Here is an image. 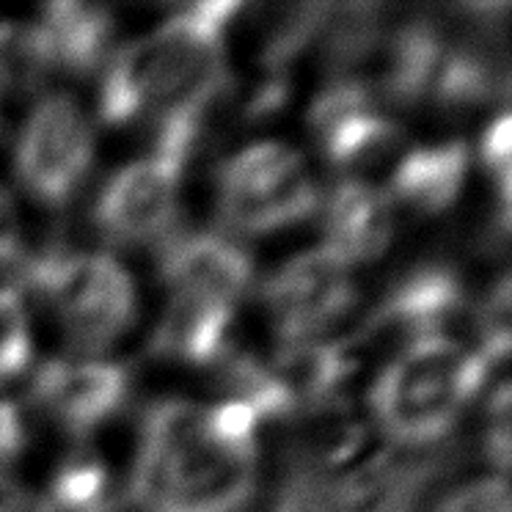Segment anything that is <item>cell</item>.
I'll return each mask as SVG.
<instances>
[{"label":"cell","mask_w":512,"mask_h":512,"mask_svg":"<svg viewBox=\"0 0 512 512\" xmlns=\"http://www.w3.org/2000/svg\"><path fill=\"white\" fill-rule=\"evenodd\" d=\"M234 312L237 309L221 303L171 295L152 334V353L196 367L223 361L229 353Z\"/></svg>","instance_id":"2e32d148"},{"label":"cell","mask_w":512,"mask_h":512,"mask_svg":"<svg viewBox=\"0 0 512 512\" xmlns=\"http://www.w3.org/2000/svg\"><path fill=\"white\" fill-rule=\"evenodd\" d=\"M130 394V375L105 358H56L31 378V397L67 433L86 435L105 424Z\"/></svg>","instance_id":"30bf717a"},{"label":"cell","mask_w":512,"mask_h":512,"mask_svg":"<svg viewBox=\"0 0 512 512\" xmlns=\"http://www.w3.org/2000/svg\"><path fill=\"white\" fill-rule=\"evenodd\" d=\"M490 89H493V78L482 58L466 50H446L430 97L446 108H471L488 100Z\"/></svg>","instance_id":"ffe728a7"},{"label":"cell","mask_w":512,"mask_h":512,"mask_svg":"<svg viewBox=\"0 0 512 512\" xmlns=\"http://www.w3.org/2000/svg\"><path fill=\"white\" fill-rule=\"evenodd\" d=\"M3 89H6V86H3V83H0V91H3Z\"/></svg>","instance_id":"83f0119b"},{"label":"cell","mask_w":512,"mask_h":512,"mask_svg":"<svg viewBox=\"0 0 512 512\" xmlns=\"http://www.w3.org/2000/svg\"><path fill=\"white\" fill-rule=\"evenodd\" d=\"M353 369L356 361L350 347L328 339H309L281 347L270 372L287 391L292 408H320L339 397Z\"/></svg>","instance_id":"e0dca14e"},{"label":"cell","mask_w":512,"mask_h":512,"mask_svg":"<svg viewBox=\"0 0 512 512\" xmlns=\"http://www.w3.org/2000/svg\"><path fill=\"white\" fill-rule=\"evenodd\" d=\"M262 416L254 405L243 400H221L204 408V427L212 441L237 452H256V435L262 427Z\"/></svg>","instance_id":"7402d4cb"},{"label":"cell","mask_w":512,"mask_h":512,"mask_svg":"<svg viewBox=\"0 0 512 512\" xmlns=\"http://www.w3.org/2000/svg\"><path fill=\"white\" fill-rule=\"evenodd\" d=\"M160 273L171 295L237 309L254 281V262L232 237L196 232L174 237L163 248Z\"/></svg>","instance_id":"8fae6325"},{"label":"cell","mask_w":512,"mask_h":512,"mask_svg":"<svg viewBox=\"0 0 512 512\" xmlns=\"http://www.w3.org/2000/svg\"><path fill=\"white\" fill-rule=\"evenodd\" d=\"M25 284L56 312L75 347L94 356L130 331L138 295L122 262L102 251H45L25 262Z\"/></svg>","instance_id":"277c9868"},{"label":"cell","mask_w":512,"mask_h":512,"mask_svg":"<svg viewBox=\"0 0 512 512\" xmlns=\"http://www.w3.org/2000/svg\"><path fill=\"white\" fill-rule=\"evenodd\" d=\"M185 166L155 149L111 174L94 204V223L102 237L119 245L160 240L177 218Z\"/></svg>","instance_id":"ba28073f"},{"label":"cell","mask_w":512,"mask_h":512,"mask_svg":"<svg viewBox=\"0 0 512 512\" xmlns=\"http://www.w3.org/2000/svg\"><path fill=\"white\" fill-rule=\"evenodd\" d=\"M262 298L284 345L320 339L353 306L350 268L325 245L281 265L262 287Z\"/></svg>","instance_id":"52a82bcc"},{"label":"cell","mask_w":512,"mask_h":512,"mask_svg":"<svg viewBox=\"0 0 512 512\" xmlns=\"http://www.w3.org/2000/svg\"><path fill=\"white\" fill-rule=\"evenodd\" d=\"M240 3L179 6L152 34L113 50L102 64L97 113L124 127L141 116L163 119L177 111H207L226 86L223 34Z\"/></svg>","instance_id":"6da1fadb"},{"label":"cell","mask_w":512,"mask_h":512,"mask_svg":"<svg viewBox=\"0 0 512 512\" xmlns=\"http://www.w3.org/2000/svg\"><path fill=\"white\" fill-rule=\"evenodd\" d=\"M0 512H50V507L34 493H25L9 482H0Z\"/></svg>","instance_id":"4316f807"},{"label":"cell","mask_w":512,"mask_h":512,"mask_svg":"<svg viewBox=\"0 0 512 512\" xmlns=\"http://www.w3.org/2000/svg\"><path fill=\"white\" fill-rule=\"evenodd\" d=\"M488 375V358L455 336L413 339L375 378L369 408L394 441L433 444L455 427Z\"/></svg>","instance_id":"3957f363"},{"label":"cell","mask_w":512,"mask_h":512,"mask_svg":"<svg viewBox=\"0 0 512 512\" xmlns=\"http://www.w3.org/2000/svg\"><path fill=\"white\" fill-rule=\"evenodd\" d=\"M94 163V127L78 100L47 94L36 102L14 144V171L28 196L64 207Z\"/></svg>","instance_id":"8992f818"},{"label":"cell","mask_w":512,"mask_h":512,"mask_svg":"<svg viewBox=\"0 0 512 512\" xmlns=\"http://www.w3.org/2000/svg\"><path fill=\"white\" fill-rule=\"evenodd\" d=\"M20 256V223L12 201L0 193V265H12Z\"/></svg>","instance_id":"484cf974"},{"label":"cell","mask_w":512,"mask_h":512,"mask_svg":"<svg viewBox=\"0 0 512 512\" xmlns=\"http://www.w3.org/2000/svg\"><path fill=\"white\" fill-rule=\"evenodd\" d=\"M256 488V452L212 441L204 408L157 402L146 413L133 466V499L144 512H237Z\"/></svg>","instance_id":"7a4b0ae2"},{"label":"cell","mask_w":512,"mask_h":512,"mask_svg":"<svg viewBox=\"0 0 512 512\" xmlns=\"http://www.w3.org/2000/svg\"><path fill=\"white\" fill-rule=\"evenodd\" d=\"M441 512H510V490L507 479L488 477L477 479L460 488L444 501Z\"/></svg>","instance_id":"cb8c5ba5"},{"label":"cell","mask_w":512,"mask_h":512,"mask_svg":"<svg viewBox=\"0 0 512 512\" xmlns=\"http://www.w3.org/2000/svg\"><path fill=\"white\" fill-rule=\"evenodd\" d=\"M42 69L91 75L100 69L113 45V20L91 3H50L28 23Z\"/></svg>","instance_id":"7c38bea8"},{"label":"cell","mask_w":512,"mask_h":512,"mask_svg":"<svg viewBox=\"0 0 512 512\" xmlns=\"http://www.w3.org/2000/svg\"><path fill=\"white\" fill-rule=\"evenodd\" d=\"M50 512H108L111 477L108 466L94 455H75L64 460L47 493Z\"/></svg>","instance_id":"d6986e66"},{"label":"cell","mask_w":512,"mask_h":512,"mask_svg":"<svg viewBox=\"0 0 512 512\" xmlns=\"http://www.w3.org/2000/svg\"><path fill=\"white\" fill-rule=\"evenodd\" d=\"M309 127L328 163L345 171H367L391 155H402V127L375 111L361 80L342 78L314 100Z\"/></svg>","instance_id":"9c48e42d"},{"label":"cell","mask_w":512,"mask_h":512,"mask_svg":"<svg viewBox=\"0 0 512 512\" xmlns=\"http://www.w3.org/2000/svg\"><path fill=\"white\" fill-rule=\"evenodd\" d=\"M479 155H482V163L490 168V174L499 179L501 199L510 201V155H512L510 113L501 111L499 116L488 124V130H485V135H482V144H479Z\"/></svg>","instance_id":"603a6c76"},{"label":"cell","mask_w":512,"mask_h":512,"mask_svg":"<svg viewBox=\"0 0 512 512\" xmlns=\"http://www.w3.org/2000/svg\"><path fill=\"white\" fill-rule=\"evenodd\" d=\"M34 334L28 312L14 287H0V386L31 372Z\"/></svg>","instance_id":"44dd1931"},{"label":"cell","mask_w":512,"mask_h":512,"mask_svg":"<svg viewBox=\"0 0 512 512\" xmlns=\"http://www.w3.org/2000/svg\"><path fill=\"white\" fill-rule=\"evenodd\" d=\"M446 50L449 47L433 25L411 23L400 28L380 45V91L400 105L430 97Z\"/></svg>","instance_id":"ac0fdd59"},{"label":"cell","mask_w":512,"mask_h":512,"mask_svg":"<svg viewBox=\"0 0 512 512\" xmlns=\"http://www.w3.org/2000/svg\"><path fill=\"white\" fill-rule=\"evenodd\" d=\"M25 444L23 416L17 405L9 400H0V466L20 455Z\"/></svg>","instance_id":"d4e9b609"},{"label":"cell","mask_w":512,"mask_h":512,"mask_svg":"<svg viewBox=\"0 0 512 512\" xmlns=\"http://www.w3.org/2000/svg\"><path fill=\"white\" fill-rule=\"evenodd\" d=\"M471 155L463 141L408 149L391 171V196L424 215L446 212L466 188Z\"/></svg>","instance_id":"9a60e30c"},{"label":"cell","mask_w":512,"mask_h":512,"mask_svg":"<svg viewBox=\"0 0 512 512\" xmlns=\"http://www.w3.org/2000/svg\"><path fill=\"white\" fill-rule=\"evenodd\" d=\"M466 306L463 284L444 265H427L408 273L378 306L375 323L408 334V342L424 336H446V325Z\"/></svg>","instance_id":"5bb4252c"},{"label":"cell","mask_w":512,"mask_h":512,"mask_svg":"<svg viewBox=\"0 0 512 512\" xmlns=\"http://www.w3.org/2000/svg\"><path fill=\"white\" fill-rule=\"evenodd\" d=\"M218 207L234 232L273 234L309 221L320 210V188L295 146L256 141L223 163Z\"/></svg>","instance_id":"5b68a950"},{"label":"cell","mask_w":512,"mask_h":512,"mask_svg":"<svg viewBox=\"0 0 512 512\" xmlns=\"http://www.w3.org/2000/svg\"><path fill=\"white\" fill-rule=\"evenodd\" d=\"M394 234V210L386 193L345 179L325 201V248L347 268L378 259Z\"/></svg>","instance_id":"4fadbf2b"}]
</instances>
